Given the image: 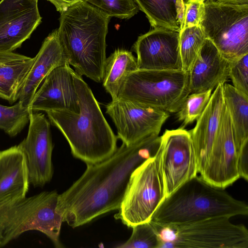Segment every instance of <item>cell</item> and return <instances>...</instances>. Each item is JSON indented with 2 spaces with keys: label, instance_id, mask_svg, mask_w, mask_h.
I'll return each mask as SVG.
<instances>
[{
  "label": "cell",
  "instance_id": "cell-26",
  "mask_svg": "<svg viewBox=\"0 0 248 248\" xmlns=\"http://www.w3.org/2000/svg\"><path fill=\"white\" fill-rule=\"evenodd\" d=\"M31 111L19 101L11 107L0 104V129L11 137L16 136L29 123Z\"/></svg>",
  "mask_w": 248,
  "mask_h": 248
},
{
  "label": "cell",
  "instance_id": "cell-21",
  "mask_svg": "<svg viewBox=\"0 0 248 248\" xmlns=\"http://www.w3.org/2000/svg\"><path fill=\"white\" fill-rule=\"evenodd\" d=\"M34 61L11 51H0V98L13 104L18 99L20 90Z\"/></svg>",
  "mask_w": 248,
  "mask_h": 248
},
{
  "label": "cell",
  "instance_id": "cell-4",
  "mask_svg": "<svg viewBox=\"0 0 248 248\" xmlns=\"http://www.w3.org/2000/svg\"><path fill=\"white\" fill-rule=\"evenodd\" d=\"M248 206L224 190L196 176L166 197L151 222L160 225L181 224L209 218L247 216Z\"/></svg>",
  "mask_w": 248,
  "mask_h": 248
},
{
  "label": "cell",
  "instance_id": "cell-11",
  "mask_svg": "<svg viewBox=\"0 0 248 248\" xmlns=\"http://www.w3.org/2000/svg\"><path fill=\"white\" fill-rule=\"evenodd\" d=\"M123 143L130 145L142 139L159 136L169 113L131 100L118 98L106 107Z\"/></svg>",
  "mask_w": 248,
  "mask_h": 248
},
{
  "label": "cell",
  "instance_id": "cell-24",
  "mask_svg": "<svg viewBox=\"0 0 248 248\" xmlns=\"http://www.w3.org/2000/svg\"><path fill=\"white\" fill-rule=\"evenodd\" d=\"M137 70V59L127 50L117 49L106 58L102 82L112 100L118 98L121 87L128 75Z\"/></svg>",
  "mask_w": 248,
  "mask_h": 248
},
{
  "label": "cell",
  "instance_id": "cell-20",
  "mask_svg": "<svg viewBox=\"0 0 248 248\" xmlns=\"http://www.w3.org/2000/svg\"><path fill=\"white\" fill-rule=\"evenodd\" d=\"M29 185L26 157L20 147L0 151V203L25 198Z\"/></svg>",
  "mask_w": 248,
  "mask_h": 248
},
{
  "label": "cell",
  "instance_id": "cell-17",
  "mask_svg": "<svg viewBox=\"0 0 248 248\" xmlns=\"http://www.w3.org/2000/svg\"><path fill=\"white\" fill-rule=\"evenodd\" d=\"M68 63L59 39L58 30L44 40L20 90L18 101L28 107L40 84L56 67ZM69 64V63H68Z\"/></svg>",
  "mask_w": 248,
  "mask_h": 248
},
{
  "label": "cell",
  "instance_id": "cell-22",
  "mask_svg": "<svg viewBox=\"0 0 248 248\" xmlns=\"http://www.w3.org/2000/svg\"><path fill=\"white\" fill-rule=\"evenodd\" d=\"M153 28L180 32L188 0H134Z\"/></svg>",
  "mask_w": 248,
  "mask_h": 248
},
{
  "label": "cell",
  "instance_id": "cell-15",
  "mask_svg": "<svg viewBox=\"0 0 248 248\" xmlns=\"http://www.w3.org/2000/svg\"><path fill=\"white\" fill-rule=\"evenodd\" d=\"M39 0L0 1V51L19 47L40 24Z\"/></svg>",
  "mask_w": 248,
  "mask_h": 248
},
{
  "label": "cell",
  "instance_id": "cell-14",
  "mask_svg": "<svg viewBox=\"0 0 248 248\" xmlns=\"http://www.w3.org/2000/svg\"><path fill=\"white\" fill-rule=\"evenodd\" d=\"M179 38L180 32L163 28L139 36L132 47L138 69L182 70Z\"/></svg>",
  "mask_w": 248,
  "mask_h": 248
},
{
  "label": "cell",
  "instance_id": "cell-1",
  "mask_svg": "<svg viewBox=\"0 0 248 248\" xmlns=\"http://www.w3.org/2000/svg\"><path fill=\"white\" fill-rule=\"evenodd\" d=\"M161 136H151L130 145L124 143L109 157L87 164L82 175L59 194L58 212L75 228L109 212L118 210L132 172L155 156Z\"/></svg>",
  "mask_w": 248,
  "mask_h": 248
},
{
  "label": "cell",
  "instance_id": "cell-33",
  "mask_svg": "<svg viewBox=\"0 0 248 248\" xmlns=\"http://www.w3.org/2000/svg\"><path fill=\"white\" fill-rule=\"evenodd\" d=\"M217 2L225 4L234 5L248 4V0H217Z\"/></svg>",
  "mask_w": 248,
  "mask_h": 248
},
{
  "label": "cell",
  "instance_id": "cell-31",
  "mask_svg": "<svg viewBox=\"0 0 248 248\" xmlns=\"http://www.w3.org/2000/svg\"><path fill=\"white\" fill-rule=\"evenodd\" d=\"M204 12L203 2L200 0H188L185 5L184 21L181 31L186 28L200 26Z\"/></svg>",
  "mask_w": 248,
  "mask_h": 248
},
{
  "label": "cell",
  "instance_id": "cell-34",
  "mask_svg": "<svg viewBox=\"0 0 248 248\" xmlns=\"http://www.w3.org/2000/svg\"><path fill=\"white\" fill-rule=\"evenodd\" d=\"M203 2H204L205 1H217V0H200Z\"/></svg>",
  "mask_w": 248,
  "mask_h": 248
},
{
  "label": "cell",
  "instance_id": "cell-25",
  "mask_svg": "<svg viewBox=\"0 0 248 248\" xmlns=\"http://www.w3.org/2000/svg\"><path fill=\"white\" fill-rule=\"evenodd\" d=\"M206 38L200 26L186 28L180 32L179 50L183 71H189Z\"/></svg>",
  "mask_w": 248,
  "mask_h": 248
},
{
  "label": "cell",
  "instance_id": "cell-10",
  "mask_svg": "<svg viewBox=\"0 0 248 248\" xmlns=\"http://www.w3.org/2000/svg\"><path fill=\"white\" fill-rule=\"evenodd\" d=\"M161 136L159 165L166 198L197 175V157L188 131L166 129Z\"/></svg>",
  "mask_w": 248,
  "mask_h": 248
},
{
  "label": "cell",
  "instance_id": "cell-16",
  "mask_svg": "<svg viewBox=\"0 0 248 248\" xmlns=\"http://www.w3.org/2000/svg\"><path fill=\"white\" fill-rule=\"evenodd\" d=\"M74 70L68 63L53 69L44 79L28 106L33 112L66 110L78 113V97Z\"/></svg>",
  "mask_w": 248,
  "mask_h": 248
},
{
  "label": "cell",
  "instance_id": "cell-3",
  "mask_svg": "<svg viewBox=\"0 0 248 248\" xmlns=\"http://www.w3.org/2000/svg\"><path fill=\"white\" fill-rule=\"evenodd\" d=\"M110 19L82 0L60 12L58 34L68 63L96 82L102 80Z\"/></svg>",
  "mask_w": 248,
  "mask_h": 248
},
{
  "label": "cell",
  "instance_id": "cell-13",
  "mask_svg": "<svg viewBox=\"0 0 248 248\" xmlns=\"http://www.w3.org/2000/svg\"><path fill=\"white\" fill-rule=\"evenodd\" d=\"M200 176L210 185L221 189L240 178L238 153L225 104L209 156Z\"/></svg>",
  "mask_w": 248,
  "mask_h": 248
},
{
  "label": "cell",
  "instance_id": "cell-7",
  "mask_svg": "<svg viewBox=\"0 0 248 248\" xmlns=\"http://www.w3.org/2000/svg\"><path fill=\"white\" fill-rule=\"evenodd\" d=\"M189 94L188 72L138 69L128 75L118 98L172 113L179 110Z\"/></svg>",
  "mask_w": 248,
  "mask_h": 248
},
{
  "label": "cell",
  "instance_id": "cell-27",
  "mask_svg": "<svg viewBox=\"0 0 248 248\" xmlns=\"http://www.w3.org/2000/svg\"><path fill=\"white\" fill-rule=\"evenodd\" d=\"M109 17L128 19L139 8L134 0H81Z\"/></svg>",
  "mask_w": 248,
  "mask_h": 248
},
{
  "label": "cell",
  "instance_id": "cell-5",
  "mask_svg": "<svg viewBox=\"0 0 248 248\" xmlns=\"http://www.w3.org/2000/svg\"><path fill=\"white\" fill-rule=\"evenodd\" d=\"M59 196L56 190L43 191L0 203V248L31 230L45 234L55 248H63L60 239L63 218L57 209Z\"/></svg>",
  "mask_w": 248,
  "mask_h": 248
},
{
  "label": "cell",
  "instance_id": "cell-9",
  "mask_svg": "<svg viewBox=\"0 0 248 248\" xmlns=\"http://www.w3.org/2000/svg\"><path fill=\"white\" fill-rule=\"evenodd\" d=\"M159 150L132 172L119 212L114 215L128 227L150 222L166 198L159 165Z\"/></svg>",
  "mask_w": 248,
  "mask_h": 248
},
{
  "label": "cell",
  "instance_id": "cell-28",
  "mask_svg": "<svg viewBox=\"0 0 248 248\" xmlns=\"http://www.w3.org/2000/svg\"><path fill=\"white\" fill-rule=\"evenodd\" d=\"M213 90L194 93L186 97L177 112V118L182 123V127L192 123L201 115L211 97Z\"/></svg>",
  "mask_w": 248,
  "mask_h": 248
},
{
  "label": "cell",
  "instance_id": "cell-30",
  "mask_svg": "<svg viewBox=\"0 0 248 248\" xmlns=\"http://www.w3.org/2000/svg\"><path fill=\"white\" fill-rule=\"evenodd\" d=\"M228 78L237 90L248 96V54L230 62Z\"/></svg>",
  "mask_w": 248,
  "mask_h": 248
},
{
  "label": "cell",
  "instance_id": "cell-23",
  "mask_svg": "<svg viewBox=\"0 0 248 248\" xmlns=\"http://www.w3.org/2000/svg\"><path fill=\"white\" fill-rule=\"evenodd\" d=\"M224 104L229 112L233 137L239 155L248 152V96L232 85H223Z\"/></svg>",
  "mask_w": 248,
  "mask_h": 248
},
{
  "label": "cell",
  "instance_id": "cell-32",
  "mask_svg": "<svg viewBox=\"0 0 248 248\" xmlns=\"http://www.w3.org/2000/svg\"><path fill=\"white\" fill-rule=\"evenodd\" d=\"M52 3L60 13L80 0H47Z\"/></svg>",
  "mask_w": 248,
  "mask_h": 248
},
{
  "label": "cell",
  "instance_id": "cell-18",
  "mask_svg": "<svg viewBox=\"0 0 248 248\" xmlns=\"http://www.w3.org/2000/svg\"><path fill=\"white\" fill-rule=\"evenodd\" d=\"M230 62L206 38L189 71L190 93L213 90L228 78Z\"/></svg>",
  "mask_w": 248,
  "mask_h": 248
},
{
  "label": "cell",
  "instance_id": "cell-29",
  "mask_svg": "<svg viewBox=\"0 0 248 248\" xmlns=\"http://www.w3.org/2000/svg\"><path fill=\"white\" fill-rule=\"evenodd\" d=\"M130 238L116 246L119 248H158L159 240L154 226L150 222L134 226Z\"/></svg>",
  "mask_w": 248,
  "mask_h": 248
},
{
  "label": "cell",
  "instance_id": "cell-8",
  "mask_svg": "<svg viewBox=\"0 0 248 248\" xmlns=\"http://www.w3.org/2000/svg\"><path fill=\"white\" fill-rule=\"evenodd\" d=\"M200 23L206 38L232 62L248 54V4L206 1Z\"/></svg>",
  "mask_w": 248,
  "mask_h": 248
},
{
  "label": "cell",
  "instance_id": "cell-2",
  "mask_svg": "<svg viewBox=\"0 0 248 248\" xmlns=\"http://www.w3.org/2000/svg\"><path fill=\"white\" fill-rule=\"evenodd\" d=\"M73 77L78 97L79 112L62 110L46 113L50 122L66 139L73 155L86 164L96 163L115 153L118 138L89 86L75 71Z\"/></svg>",
  "mask_w": 248,
  "mask_h": 248
},
{
  "label": "cell",
  "instance_id": "cell-6",
  "mask_svg": "<svg viewBox=\"0 0 248 248\" xmlns=\"http://www.w3.org/2000/svg\"><path fill=\"white\" fill-rule=\"evenodd\" d=\"M230 219L219 217L166 225L150 222L158 236V248H248L247 228Z\"/></svg>",
  "mask_w": 248,
  "mask_h": 248
},
{
  "label": "cell",
  "instance_id": "cell-19",
  "mask_svg": "<svg viewBox=\"0 0 248 248\" xmlns=\"http://www.w3.org/2000/svg\"><path fill=\"white\" fill-rule=\"evenodd\" d=\"M223 84L218 85L195 127L189 130L195 149L198 173L202 172L209 156L224 106Z\"/></svg>",
  "mask_w": 248,
  "mask_h": 248
},
{
  "label": "cell",
  "instance_id": "cell-12",
  "mask_svg": "<svg viewBox=\"0 0 248 248\" xmlns=\"http://www.w3.org/2000/svg\"><path fill=\"white\" fill-rule=\"evenodd\" d=\"M18 145L26 157L30 184L43 187L53 174L50 125L44 114L31 111L27 136Z\"/></svg>",
  "mask_w": 248,
  "mask_h": 248
}]
</instances>
